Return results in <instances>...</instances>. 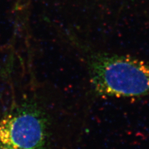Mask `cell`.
Masks as SVG:
<instances>
[{
  "mask_svg": "<svg viewBox=\"0 0 149 149\" xmlns=\"http://www.w3.org/2000/svg\"><path fill=\"white\" fill-rule=\"evenodd\" d=\"M90 81L101 96L149 95V62L129 56L95 52L88 58Z\"/></svg>",
  "mask_w": 149,
  "mask_h": 149,
  "instance_id": "obj_1",
  "label": "cell"
},
{
  "mask_svg": "<svg viewBox=\"0 0 149 149\" xmlns=\"http://www.w3.org/2000/svg\"><path fill=\"white\" fill-rule=\"evenodd\" d=\"M46 139L45 120L35 111L8 114L0 121V149H42Z\"/></svg>",
  "mask_w": 149,
  "mask_h": 149,
  "instance_id": "obj_2",
  "label": "cell"
}]
</instances>
